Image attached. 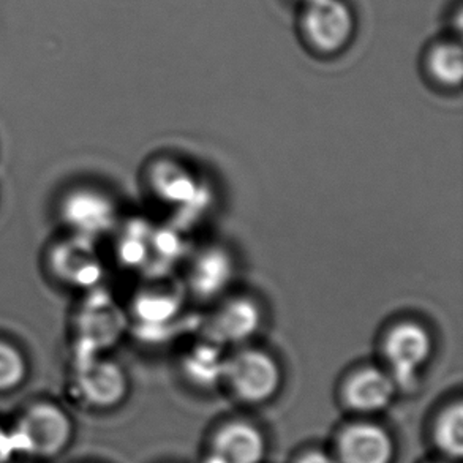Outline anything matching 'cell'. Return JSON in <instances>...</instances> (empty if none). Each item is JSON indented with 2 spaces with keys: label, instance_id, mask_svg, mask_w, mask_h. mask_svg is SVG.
<instances>
[{
  "label": "cell",
  "instance_id": "30bf717a",
  "mask_svg": "<svg viewBox=\"0 0 463 463\" xmlns=\"http://www.w3.org/2000/svg\"><path fill=\"white\" fill-rule=\"evenodd\" d=\"M149 185L158 200L169 206H194L198 203L203 187L194 171L175 160H158L152 165Z\"/></svg>",
  "mask_w": 463,
  "mask_h": 463
},
{
  "label": "cell",
  "instance_id": "4fadbf2b",
  "mask_svg": "<svg viewBox=\"0 0 463 463\" xmlns=\"http://www.w3.org/2000/svg\"><path fill=\"white\" fill-rule=\"evenodd\" d=\"M54 268L70 285L78 287L97 282L101 270L92 241L76 236L56 251Z\"/></svg>",
  "mask_w": 463,
  "mask_h": 463
},
{
  "label": "cell",
  "instance_id": "7a4b0ae2",
  "mask_svg": "<svg viewBox=\"0 0 463 463\" xmlns=\"http://www.w3.org/2000/svg\"><path fill=\"white\" fill-rule=\"evenodd\" d=\"M282 367L276 357L257 346H238V350L226 356L223 383L241 401H269L282 386Z\"/></svg>",
  "mask_w": 463,
  "mask_h": 463
},
{
  "label": "cell",
  "instance_id": "d6986e66",
  "mask_svg": "<svg viewBox=\"0 0 463 463\" xmlns=\"http://www.w3.org/2000/svg\"><path fill=\"white\" fill-rule=\"evenodd\" d=\"M16 452L12 433H6L0 429V463H5Z\"/></svg>",
  "mask_w": 463,
  "mask_h": 463
},
{
  "label": "cell",
  "instance_id": "6da1fadb",
  "mask_svg": "<svg viewBox=\"0 0 463 463\" xmlns=\"http://www.w3.org/2000/svg\"><path fill=\"white\" fill-rule=\"evenodd\" d=\"M383 367L397 389H413L422 370L432 361L435 337L420 319L403 318L389 326L382 338Z\"/></svg>",
  "mask_w": 463,
  "mask_h": 463
},
{
  "label": "cell",
  "instance_id": "9a60e30c",
  "mask_svg": "<svg viewBox=\"0 0 463 463\" xmlns=\"http://www.w3.org/2000/svg\"><path fill=\"white\" fill-rule=\"evenodd\" d=\"M427 67L433 80L441 86L458 88L463 76V51L460 44L435 46L427 59Z\"/></svg>",
  "mask_w": 463,
  "mask_h": 463
},
{
  "label": "cell",
  "instance_id": "ac0fdd59",
  "mask_svg": "<svg viewBox=\"0 0 463 463\" xmlns=\"http://www.w3.org/2000/svg\"><path fill=\"white\" fill-rule=\"evenodd\" d=\"M27 373V363L13 345L0 342V391L16 388Z\"/></svg>",
  "mask_w": 463,
  "mask_h": 463
},
{
  "label": "cell",
  "instance_id": "8992f818",
  "mask_svg": "<svg viewBox=\"0 0 463 463\" xmlns=\"http://www.w3.org/2000/svg\"><path fill=\"white\" fill-rule=\"evenodd\" d=\"M304 27L315 48L334 52L348 43L354 18L344 0H315L306 6Z\"/></svg>",
  "mask_w": 463,
  "mask_h": 463
},
{
  "label": "cell",
  "instance_id": "9c48e42d",
  "mask_svg": "<svg viewBox=\"0 0 463 463\" xmlns=\"http://www.w3.org/2000/svg\"><path fill=\"white\" fill-rule=\"evenodd\" d=\"M236 276L232 253L222 247L201 250L188 269V287L198 299L209 301L223 295Z\"/></svg>",
  "mask_w": 463,
  "mask_h": 463
},
{
  "label": "cell",
  "instance_id": "5b68a950",
  "mask_svg": "<svg viewBox=\"0 0 463 463\" xmlns=\"http://www.w3.org/2000/svg\"><path fill=\"white\" fill-rule=\"evenodd\" d=\"M62 217L76 238L89 241L111 232L118 222L113 201L95 190H76L70 194L63 200Z\"/></svg>",
  "mask_w": 463,
  "mask_h": 463
},
{
  "label": "cell",
  "instance_id": "52a82bcc",
  "mask_svg": "<svg viewBox=\"0 0 463 463\" xmlns=\"http://www.w3.org/2000/svg\"><path fill=\"white\" fill-rule=\"evenodd\" d=\"M397 392L392 376L384 367L361 365L346 376L344 399L348 407L359 413H376L389 407Z\"/></svg>",
  "mask_w": 463,
  "mask_h": 463
},
{
  "label": "cell",
  "instance_id": "7c38bea8",
  "mask_svg": "<svg viewBox=\"0 0 463 463\" xmlns=\"http://www.w3.org/2000/svg\"><path fill=\"white\" fill-rule=\"evenodd\" d=\"M263 452V435L257 427L232 422L220 430L206 463H260Z\"/></svg>",
  "mask_w": 463,
  "mask_h": 463
},
{
  "label": "cell",
  "instance_id": "ffe728a7",
  "mask_svg": "<svg viewBox=\"0 0 463 463\" xmlns=\"http://www.w3.org/2000/svg\"><path fill=\"white\" fill-rule=\"evenodd\" d=\"M299 463H337L334 458L326 456L323 452H310L299 460Z\"/></svg>",
  "mask_w": 463,
  "mask_h": 463
},
{
  "label": "cell",
  "instance_id": "5bb4252c",
  "mask_svg": "<svg viewBox=\"0 0 463 463\" xmlns=\"http://www.w3.org/2000/svg\"><path fill=\"white\" fill-rule=\"evenodd\" d=\"M226 356L222 353V346L213 342L194 346L185 357V372L192 382L211 388L213 384L223 382Z\"/></svg>",
  "mask_w": 463,
  "mask_h": 463
},
{
  "label": "cell",
  "instance_id": "ba28073f",
  "mask_svg": "<svg viewBox=\"0 0 463 463\" xmlns=\"http://www.w3.org/2000/svg\"><path fill=\"white\" fill-rule=\"evenodd\" d=\"M76 384L82 399L95 407H113L127 392L126 373L116 364L100 357H82Z\"/></svg>",
  "mask_w": 463,
  "mask_h": 463
},
{
  "label": "cell",
  "instance_id": "8fae6325",
  "mask_svg": "<svg viewBox=\"0 0 463 463\" xmlns=\"http://www.w3.org/2000/svg\"><path fill=\"white\" fill-rule=\"evenodd\" d=\"M338 448L344 463H389L394 451L388 432L370 422L348 427Z\"/></svg>",
  "mask_w": 463,
  "mask_h": 463
},
{
  "label": "cell",
  "instance_id": "277c9868",
  "mask_svg": "<svg viewBox=\"0 0 463 463\" xmlns=\"http://www.w3.org/2000/svg\"><path fill=\"white\" fill-rule=\"evenodd\" d=\"M263 325V310L249 296H234L220 306L209 321V340L220 346H244Z\"/></svg>",
  "mask_w": 463,
  "mask_h": 463
},
{
  "label": "cell",
  "instance_id": "3957f363",
  "mask_svg": "<svg viewBox=\"0 0 463 463\" xmlns=\"http://www.w3.org/2000/svg\"><path fill=\"white\" fill-rule=\"evenodd\" d=\"M71 432L65 414L51 405L32 408L12 432L16 451L31 452L37 456H52L67 445Z\"/></svg>",
  "mask_w": 463,
  "mask_h": 463
},
{
  "label": "cell",
  "instance_id": "44dd1931",
  "mask_svg": "<svg viewBox=\"0 0 463 463\" xmlns=\"http://www.w3.org/2000/svg\"><path fill=\"white\" fill-rule=\"evenodd\" d=\"M302 2L307 5V4H310V2H315V0H302Z\"/></svg>",
  "mask_w": 463,
  "mask_h": 463
},
{
  "label": "cell",
  "instance_id": "2e32d148",
  "mask_svg": "<svg viewBox=\"0 0 463 463\" xmlns=\"http://www.w3.org/2000/svg\"><path fill=\"white\" fill-rule=\"evenodd\" d=\"M435 439L441 451L451 456L460 458L463 452V407L460 402H456L451 407L445 410L439 416Z\"/></svg>",
  "mask_w": 463,
  "mask_h": 463
},
{
  "label": "cell",
  "instance_id": "e0dca14e",
  "mask_svg": "<svg viewBox=\"0 0 463 463\" xmlns=\"http://www.w3.org/2000/svg\"><path fill=\"white\" fill-rule=\"evenodd\" d=\"M177 302L171 293H147L137 301L135 315L139 323L154 325L175 318Z\"/></svg>",
  "mask_w": 463,
  "mask_h": 463
}]
</instances>
